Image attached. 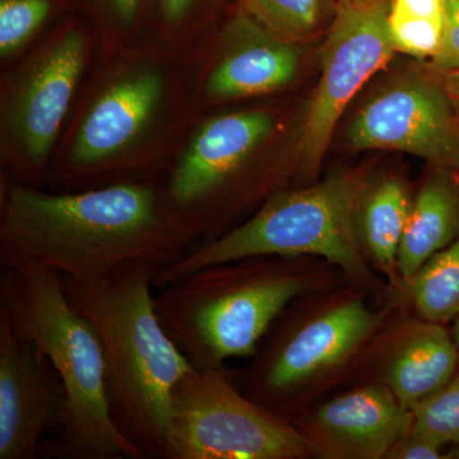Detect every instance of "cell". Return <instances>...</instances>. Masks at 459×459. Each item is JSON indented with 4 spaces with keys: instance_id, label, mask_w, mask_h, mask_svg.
I'll return each instance as SVG.
<instances>
[{
    "instance_id": "cell-1",
    "label": "cell",
    "mask_w": 459,
    "mask_h": 459,
    "mask_svg": "<svg viewBox=\"0 0 459 459\" xmlns=\"http://www.w3.org/2000/svg\"><path fill=\"white\" fill-rule=\"evenodd\" d=\"M195 117L184 51L153 38L99 50L54 153L47 189L162 183Z\"/></svg>"
},
{
    "instance_id": "cell-2",
    "label": "cell",
    "mask_w": 459,
    "mask_h": 459,
    "mask_svg": "<svg viewBox=\"0 0 459 459\" xmlns=\"http://www.w3.org/2000/svg\"><path fill=\"white\" fill-rule=\"evenodd\" d=\"M195 241L175 221L161 181L77 192L0 177V250L90 282L129 262H177Z\"/></svg>"
},
{
    "instance_id": "cell-3",
    "label": "cell",
    "mask_w": 459,
    "mask_h": 459,
    "mask_svg": "<svg viewBox=\"0 0 459 459\" xmlns=\"http://www.w3.org/2000/svg\"><path fill=\"white\" fill-rule=\"evenodd\" d=\"M157 265L129 262L101 279H65L69 300L98 332L115 422L144 458H168L172 398L195 369L156 309Z\"/></svg>"
},
{
    "instance_id": "cell-4",
    "label": "cell",
    "mask_w": 459,
    "mask_h": 459,
    "mask_svg": "<svg viewBox=\"0 0 459 459\" xmlns=\"http://www.w3.org/2000/svg\"><path fill=\"white\" fill-rule=\"evenodd\" d=\"M0 263V310L50 361L65 391L56 452L78 459H143L115 422L104 347L69 300L65 276L4 250Z\"/></svg>"
},
{
    "instance_id": "cell-5",
    "label": "cell",
    "mask_w": 459,
    "mask_h": 459,
    "mask_svg": "<svg viewBox=\"0 0 459 459\" xmlns=\"http://www.w3.org/2000/svg\"><path fill=\"white\" fill-rule=\"evenodd\" d=\"M286 117L273 105H238L199 115L162 180L175 221L195 244L232 229L247 208L281 190L294 151L280 148Z\"/></svg>"
},
{
    "instance_id": "cell-6",
    "label": "cell",
    "mask_w": 459,
    "mask_h": 459,
    "mask_svg": "<svg viewBox=\"0 0 459 459\" xmlns=\"http://www.w3.org/2000/svg\"><path fill=\"white\" fill-rule=\"evenodd\" d=\"M365 169L328 175L307 188L281 189L252 216L213 240L195 244L157 270L155 287L210 265L252 256H325L350 276H369L358 235V207L369 183Z\"/></svg>"
},
{
    "instance_id": "cell-7",
    "label": "cell",
    "mask_w": 459,
    "mask_h": 459,
    "mask_svg": "<svg viewBox=\"0 0 459 459\" xmlns=\"http://www.w3.org/2000/svg\"><path fill=\"white\" fill-rule=\"evenodd\" d=\"M264 256L202 268L157 295L160 320L199 369L223 368L255 351L305 281Z\"/></svg>"
},
{
    "instance_id": "cell-8",
    "label": "cell",
    "mask_w": 459,
    "mask_h": 459,
    "mask_svg": "<svg viewBox=\"0 0 459 459\" xmlns=\"http://www.w3.org/2000/svg\"><path fill=\"white\" fill-rule=\"evenodd\" d=\"M100 48L71 16L0 72V177L47 188L51 161Z\"/></svg>"
},
{
    "instance_id": "cell-9",
    "label": "cell",
    "mask_w": 459,
    "mask_h": 459,
    "mask_svg": "<svg viewBox=\"0 0 459 459\" xmlns=\"http://www.w3.org/2000/svg\"><path fill=\"white\" fill-rule=\"evenodd\" d=\"M310 453L307 435L241 394L223 368H195L175 391L166 459H298Z\"/></svg>"
},
{
    "instance_id": "cell-10",
    "label": "cell",
    "mask_w": 459,
    "mask_h": 459,
    "mask_svg": "<svg viewBox=\"0 0 459 459\" xmlns=\"http://www.w3.org/2000/svg\"><path fill=\"white\" fill-rule=\"evenodd\" d=\"M195 115L282 95L303 71L304 45L232 4L186 51Z\"/></svg>"
},
{
    "instance_id": "cell-11",
    "label": "cell",
    "mask_w": 459,
    "mask_h": 459,
    "mask_svg": "<svg viewBox=\"0 0 459 459\" xmlns=\"http://www.w3.org/2000/svg\"><path fill=\"white\" fill-rule=\"evenodd\" d=\"M389 2L337 0L320 50L318 86L296 134L295 170L304 180L318 174L351 100L397 54L386 25Z\"/></svg>"
},
{
    "instance_id": "cell-12",
    "label": "cell",
    "mask_w": 459,
    "mask_h": 459,
    "mask_svg": "<svg viewBox=\"0 0 459 459\" xmlns=\"http://www.w3.org/2000/svg\"><path fill=\"white\" fill-rule=\"evenodd\" d=\"M356 151H397L459 172V122L439 74L428 66L392 78L347 129Z\"/></svg>"
},
{
    "instance_id": "cell-13",
    "label": "cell",
    "mask_w": 459,
    "mask_h": 459,
    "mask_svg": "<svg viewBox=\"0 0 459 459\" xmlns=\"http://www.w3.org/2000/svg\"><path fill=\"white\" fill-rule=\"evenodd\" d=\"M65 391L50 361L0 310V459L38 457L60 427Z\"/></svg>"
},
{
    "instance_id": "cell-14",
    "label": "cell",
    "mask_w": 459,
    "mask_h": 459,
    "mask_svg": "<svg viewBox=\"0 0 459 459\" xmlns=\"http://www.w3.org/2000/svg\"><path fill=\"white\" fill-rule=\"evenodd\" d=\"M376 325L361 301H350L280 337L253 374L247 397L273 411L310 377L351 355Z\"/></svg>"
},
{
    "instance_id": "cell-15",
    "label": "cell",
    "mask_w": 459,
    "mask_h": 459,
    "mask_svg": "<svg viewBox=\"0 0 459 459\" xmlns=\"http://www.w3.org/2000/svg\"><path fill=\"white\" fill-rule=\"evenodd\" d=\"M388 385H370L320 407L313 420L312 448L329 457L385 458L392 446L412 429Z\"/></svg>"
},
{
    "instance_id": "cell-16",
    "label": "cell",
    "mask_w": 459,
    "mask_h": 459,
    "mask_svg": "<svg viewBox=\"0 0 459 459\" xmlns=\"http://www.w3.org/2000/svg\"><path fill=\"white\" fill-rule=\"evenodd\" d=\"M458 347L439 323H418L395 344L386 364L385 385L412 411L455 374Z\"/></svg>"
},
{
    "instance_id": "cell-17",
    "label": "cell",
    "mask_w": 459,
    "mask_h": 459,
    "mask_svg": "<svg viewBox=\"0 0 459 459\" xmlns=\"http://www.w3.org/2000/svg\"><path fill=\"white\" fill-rule=\"evenodd\" d=\"M459 237V172L434 168L412 201L398 252L397 267L406 282L435 253Z\"/></svg>"
},
{
    "instance_id": "cell-18",
    "label": "cell",
    "mask_w": 459,
    "mask_h": 459,
    "mask_svg": "<svg viewBox=\"0 0 459 459\" xmlns=\"http://www.w3.org/2000/svg\"><path fill=\"white\" fill-rule=\"evenodd\" d=\"M413 199L400 178L369 180L358 207V235L362 253L397 283L398 252Z\"/></svg>"
},
{
    "instance_id": "cell-19",
    "label": "cell",
    "mask_w": 459,
    "mask_h": 459,
    "mask_svg": "<svg viewBox=\"0 0 459 459\" xmlns=\"http://www.w3.org/2000/svg\"><path fill=\"white\" fill-rule=\"evenodd\" d=\"M71 16L65 0H0V72Z\"/></svg>"
},
{
    "instance_id": "cell-20",
    "label": "cell",
    "mask_w": 459,
    "mask_h": 459,
    "mask_svg": "<svg viewBox=\"0 0 459 459\" xmlns=\"http://www.w3.org/2000/svg\"><path fill=\"white\" fill-rule=\"evenodd\" d=\"M416 309L429 322H451L459 316V237L435 253L407 280Z\"/></svg>"
},
{
    "instance_id": "cell-21",
    "label": "cell",
    "mask_w": 459,
    "mask_h": 459,
    "mask_svg": "<svg viewBox=\"0 0 459 459\" xmlns=\"http://www.w3.org/2000/svg\"><path fill=\"white\" fill-rule=\"evenodd\" d=\"M386 25L395 53L430 62L442 47L446 0H391Z\"/></svg>"
},
{
    "instance_id": "cell-22",
    "label": "cell",
    "mask_w": 459,
    "mask_h": 459,
    "mask_svg": "<svg viewBox=\"0 0 459 459\" xmlns=\"http://www.w3.org/2000/svg\"><path fill=\"white\" fill-rule=\"evenodd\" d=\"M287 40L307 44L329 26L337 0H231Z\"/></svg>"
},
{
    "instance_id": "cell-23",
    "label": "cell",
    "mask_w": 459,
    "mask_h": 459,
    "mask_svg": "<svg viewBox=\"0 0 459 459\" xmlns=\"http://www.w3.org/2000/svg\"><path fill=\"white\" fill-rule=\"evenodd\" d=\"M213 0H156L152 38L186 53L217 16Z\"/></svg>"
},
{
    "instance_id": "cell-24",
    "label": "cell",
    "mask_w": 459,
    "mask_h": 459,
    "mask_svg": "<svg viewBox=\"0 0 459 459\" xmlns=\"http://www.w3.org/2000/svg\"><path fill=\"white\" fill-rule=\"evenodd\" d=\"M412 433L444 446H459V371L412 410Z\"/></svg>"
},
{
    "instance_id": "cell-25",
    "label": "cell",
    "mask_w": 459,
    "mask_h": 459,
    "mask_svg": "<svg viewBox=\"0 0 459 459\" xmlns=\"http://www.w3.org/2000/svg\"><path fill=\"white\" fill-rule=\"evenodd\" d=\"M427 66L439 75L459 72V0H446L442 47Z\"/></svg>"
},
{
    "instance_id": "cell-26",
    "label": "cell",
    "mask_w": 459,
    "mask_h": 459,
    "mask_svg": "<svg viewBox=\"0 0 459 459\" xmlns=\"http://www.w3.org/2000/svg\"><path fill=\"white\" fill-rule=\"evenodd\" d=\"M442 446L427 437L412 433L404 434L386 453V459H439L446 458L440 453Z\"/></svg>"
},
{
    "instance_id": "cell-27",
    "label": "cell",
    "mask_w": 459,
    "mask_h": 459,
    "mask_svg": "<svg viewBox=\"0 0 459 459\" xmlns=\"http://www.w3.org/2000/svg\"><path fill=\"white\" fill-rule=\"evenodd\" d=\"M440 77H442L444 87H446V92L451 98L459 122V72L440 75Z\"/></svg>"
},
{
    "instance_id": "cell-28",
    "label": "cell",
    "mask_w": 459,
    "mask_h": 459,
    "mask_svg": "<svg viewBox=\"0 0 459 459\" xmlns=\"http://www.w3.org/2000/svg\"><path fill=\"white\" fill-rule=\"evenodd\" d=\"M455 342L457 344L458 350H459V316L457 319H455Z\"/></svg>"
},
{
    "instance_id": "cell-29",
    "label": "cell",
    "mask_w": 459,
    "mask_h": 459,
    "mask_svg": "<svg viewBox=\"0 0 459 459\" xmlns=\"http://www.w3.org/2000/svg\"><path fill=\"white\" fill-rule=\"evenodd\" d=\"M446 458L459 459V446H455V448L449 452V455H446Z\"/></svg>"
}]
</instances>
